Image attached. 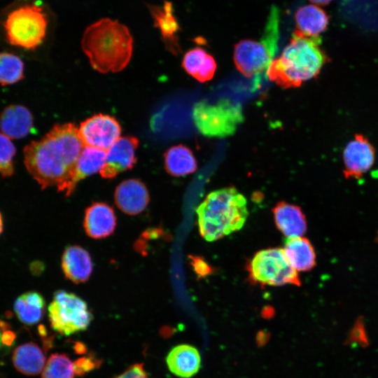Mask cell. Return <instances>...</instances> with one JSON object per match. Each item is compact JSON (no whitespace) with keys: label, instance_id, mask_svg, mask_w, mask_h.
Masks as SVG:
<instances>
[{"label":"cell","instance_id":"obj_1","mask_svg":"<svg viewBox=\"0 0 378 378\" xmlns=\"http://www.w3.org/2000/svg\"><path fill=\"white\" fill-rule=\"evenodd\" d=\"M84 145L74 123L57 124L23 150L28 172L43 189L55 186L66 193Z\"/></svg>","mask_w":378,"mask_h":378},{"label":"cell","instance_id":"obj_2","mask_svg":"<svg viewBox=\"0 0 378 378\" xmlns=\"http://www.w3.org/2000/svg\"><path fill=\"white\" fill-rule=\"evenodd\" d=\"M320 44L319 36H307L295 30L281 55L269 65L267 77L284 88L300 87L316 77L329 61Z\"/></svg>","mask_w":378,"mask_h":378},{"label":"cell","instance_id":"obj_3","mask_svg":"<svg viewBox=\"0 0 378 378\" xmlns=\"http://www.w3.org/2000/svg\"><path fill=\"white\" fill-rule=\"evenodd\" d=\"M81 47L94 69L102 74L116 73L130 62L133 39L124 24L103 18L87 27Z\"/></svg>","mask_w":378,"mask_h":378},{"label":"cell","instance_id":"obj_4","mask_svg":"<svg viewBox=\"0 0 378 378\" xmlns=\"http://www.w3.org/2000/svg\"><path fill=\"white\" fill-rule=\"evenodd\" d=\"M244 196L233 187L214 190L197 209L200 235L214 241L239 230L248 216Z\"/></svg>","mask_w":378,"mask_h":378},{"label":"cell","instance_id":"obj_5","mask_svg":"<svg viewBox=\"0 0 378 378\" xmlns=\"http://www.w3.org/2000/svg\"><path fill=\"white\" fill-rule=\"evenodd\" d=\"M279 22V10L274 7L267 18L261 40L244 39L234 46V62L244 76L251 77L267 69L278 48Z\"/></svg>","mask_w":378,"mask_h":378},{"label":"cell","instance_id":"obj_6","mask_svg":"<svg viewBox=\"0 0 378 378\" xmlns=\"http://www.w3.org/2000/svg\"><path fill=\"white\" fill-rule=\"evenodd\" d=\"M48 18L42 7L24 4L9 12L3 23L5 36L10 45L34 50L43 41Z\"/></svg>","mask_w":378,"mask_h":378},{"label":"cell","instance_id":"obj_7","mask_svg":"<svg viewBox=\"0 0 378 378\" xmlns=\"http://www.w3.org/2000/svg\"><path fill=\"white\" fill-rule=\"evenodd\" d=\"M192 118L199 132L208 137L231 136L244 121L241 104L225 98L216 104L205 100L196 103L192 108Z\"/></svg>","mask_w":378,"mask_h":378},{"label":"cell","instance_id":"obj_8","mask_svg":"<svg viewBox=\"0 0 378 378\" xmlns=\"http://www.w3.org/2000/svg\"><path fill=\"white\" fill-rule=\"evenodd\" d=\"M252 283L266 286L301 285L298 272L279 248L263 249L255 254L247 265Z\"/></svg>","mask_w":378,"mask_h":378},{"label":"cell","instance_id":"obj_9","mask_svg":"<svg viewBox=\"0 0 378 378\" xmlns=\"http://www.w3.org/2000/svg\"><path fill=\"white\" fill-rule=\"evenodd\" d=\"M48 312L51 328L65 336L86 330L93 318L81 298L64 290L54 293Z\"/></svg>","mask_w":378,"mask_h":378},{"label":"cell","instance_id":"obj_10","mask_svg":"<svg viewBox=\"0 0 378 378\" xmlns=\"http://www.w3.org/2000/svg\"><path fill=\"white\" fill-rule=\"evenodd\" d=\"M121 131L114 117L98 113L80 122L78 135L84 146L107 151L120 137Z\"/></svg>","mask_w":378,"mask_h":378},{"label":"cell","instance_id":"obj_11","mask_svg":"<svg viewBox=\"0 0 378 378\" xmlns=\"http://www.w3.org/2000/svg\"><path fill=\"white\" fill-rule=\"evenodd\" d=\"M342 158L344 177L359 179L373 166L375 149L366 136L356 134L345 146Z\"/></svg>","mask_w":378,"mask_h":378},{"label":"cell","instance_id":"obj_12","mask_svg":"<svg viewBox=\"0 0 378 378\" xmlns=\"http://www.w3.org/2000/svg\"><path fill=\"white\" fill-rule=\"evenodd\" d=\"M139 139L135 136L120 137L107 150L104 164L99 173L104 178H113L131 169L136 162Z\"/></svg>","mask_w":378,"mask_h":378},{"label":"cell","instance_id":"obj_13","mask_svg":"<svg viewBox=\"0 0 378 378\" xmlns=\"http://www.w3.org/2000/svg\"><path fill=\"white\" fill-rule=\"evenodd\" d=\"M117 206L128 215H136L147 206L150 197L146 185L136 178H129L118 185L114 193Z\"/></svg>","mask_w":378,"mask_h":378},{"label":"cell","instance_id":"obj_14","mask_svg":"<svg viewBox=\"0 0 378 378\" xmlns=\"http://www.w3.org/2000/svg\"><path fill=\"white\" fill-rule=\"evenodd\" d=\"M116 216L113 209L105 202H94L85 212L83 227L86 234L93 239H102L113 233Z\"/></svg>","mask_w":378,"mask_h":378},{"label":"cell","instance_id":"obj_15","mask_svg":"<svg viewBox=\"0 0 378 378\" xmlns=\"http://www.w3.org/2000/svg\"><path fill=\"white\" fill-rule=\"evenodd\" d=\"M34 126L31 113L25 106L11 104L0 114L1 133L10 139H20L27 136Z\"/></svg>","mask_w":378,"mask_h":378},{"label":"cell","instance_id":"obj_16","mask_svg":"<svg viewBox=\"0 0 378 378\" xmlns=\"http://www.w3.org/2000/svg\"><path fill=\"white\" fill-rule=\"evenodd\" d=\"M166 363L174 375L181 378H190L199 372L202 359L196 347L183 344L171 349L167 356Z\"/></svg>","mask_w":378,"mask_h":378},{"label":"cell","instance_id":"obj_17","mask_svg":"<svg viewBox=\"0 0 378 378\" xmlns=\"http://www.w3.org/2000/svg\"><path fill=\"white\" fill-rule=\"evenodd\" d=\"M90 253L78 245L67 246L62 256V269L66 279L75 284L86 281L92 272Z\"/></svg>","mask_w":378,"mask_h":378},{"label":"cell","instance_id":"obj_18","mask_svg":"<svg viewBox=\"0 0 378 378\" xmlns=\"http://www.w3.org/2000/svg\"><path fill=\"white\" fill-rule=\"evenodd\" d=\"M154 24L160 31L165 48L173 54L180 52L178 33L179 24L173 12L172 3L164 1L162 6H148Z\"/></svg>","mask_w":378,"mask_h":378},{"label":"cell","instance_id":"obj_19","mask_svg":"<svg viewBox=\"0 0 378 378\" xmlns=\"http://www.w3.org/2000/svg\"><path fill=\"white\" fill-rule=\"evenodd\" d=\"M272 212L278 230L286 238L302 237L306 232L307 220L300 206L280 202L273 208Z\"/></svg>","mask_w":378,"mask_h":378},{"label":"cell","instance_id":"obj_20","mask_svg":"<svg viewBox=\"0 0 378 378\" xmlns=\"http://www.w3.org/2000/svg\"><path fill=\"white\" fill-rule=\"evenodd\" d=\"M106 152L93 147H83L76 163L66 196L71 195L80 181L100 172L106 161Z\"/></svg>","mask_w":378,"mask_h":378},{"label":"cell","instance_id":"obj_21","mask_svg":"<svg viewBox=\"0 0 378 378\" xmlns=\"http://www.w3.org/2000/svg\"><path fill=\"white\" fill-rule=\"evenodd\" d=\"M284 253L298 272H308L316 266V253L310 241L304 237L286 238Z\"/></svg>","mask_w":378,"mask_h":378},{"label":"cell","instance_id":"obj_22","mask_svg":"<svg viewBox=\"0 0 378 378\" xmlns=\"http://www.w3.org/2000/svg\"><path fill=\"white\" fill-rule=\"evenodd\" d=\"M12 360L18 372L29 376L38 374L46 363V354L42 348L31 342L16 347Z\"/></svg>","mask_w":378,"mask_h":378},{"label":"cell","instance_id":"obj_23","mask_svg":"<svg viewBox=\"0 0 378 378\" xmlns=\"http://www.w3.org/2000/svg\"><path fill=\"white\" fill-rule=\"evenodd\" d=\"M297 29L307 36H319L324 32L329 23L326 12L314 4L300 7L295 13Z\"/></svg>","mask_w":378,"mask_h":378},{"label":"cell","instance_id":"obj_24","mask_svg":"<svg viewBox=\"0 0 378 378\" xmlns=\"http://www.w3.org/2000/svg\"><path fill=\"white\" fill-rule=\"evenodd\" d=\"M182 66L188 74L197 80H210L216 70L215 59L204 49L197 47L188 50L183 56Z\"/></svg>","mask_w":378,"mask_h":378},{"label":"cell","instance_id":"obj_25","mask_svg":"<svg viewBox=\"0 0 378 378\" xmlns=\"http://www.w3.org/2000/svg\"><path fill=\"white\" fill-rule=\"evenodd\" d=\"M164 162L166 172L172 176H184L197 169V162L192 150L182 144L168 148L164 154Z\"/></svg>","mask_w":378,"mask_h":378},{"label":"cell","instance_id":"obj_26","mask_svg":"<svg viewBox=\"0 0 378 378\" xmlns=\"http://www.w3.org/2000/svg\"><path fill=\"white\" fill-rule=\"evenodd\" d=\"M45 307L43 297L36 291L22 294L14 302V311L18 318L29 326L34 325L42 319Z\"/></svg>","mask_w":378,"mask_h":378},{"label":"cell","instance_id":"obj_27","mask_svg":"<svg viewBox=\"0 0 378 378\" xmlns=\"http://www.w3.org/2000/svg\"><path fill=\"white\" fill-rule=\"evenodd\" d=\"M80 358L73 361L66 354H51L42 371L41 378H76L83 376Z\"/></svg>","mask_w":378,"mask_h":378},{"label":"cell","instance_id":"obj_28","mask_svg":"<svg viewBox=\"0 0 378 378\" xmlns=\"http://www.w3.org/2000/svg\"><path fill=\"white\" fill-rule=\"evenodd\" d=\"M24 78V63L10 52H0V85L16 83Z\"/></svg>","mask_w":378,"mask_h":378},{"label":"cell","instance_id":"obj_29","mask_svg":"<svg viewBox=\"0 0 378 378\" xmlns=\"http://www.w3.org/2000/svg\"><path fill=\"white\" fill-rule=\"evenodd\" d=\"M16 148L11 139L0 133V174L4 177L13 175Z\"/></svg>","mask_w":378,"mask_h":378},{"label":"cell","instance_id":"obj_30","mask_svg":"<svg viewBox=\"0 0 378 378\" xmlns=\"http://www.w3.org/2000/svg\"><path fill=\"white\" fill-rule=\"evenodd\" d=\"M114 378H149L143 363H136L129 367L122 374Z\"/></svg>","mask_w":378,"mask_h":378},{"label":"cell","instance_id":"obj_31","mask_svg":"<svg viewBox=\"0 0 378 378\" xmlns=\"http://www.w3.org/2000/svg\"><path fill=\"white\" fill-rule=\"evenodd\" d=\"M14 340V333L6 330L3 323L2 326H0V349L4 345L12 344Z\"/></svg>","mask_w":378,"mask_h":378},{"label":"cell","instance_id":"obj_32","mask_svg":"<svg viewBox=\"0 0 378 378\" xmlns=\"http://www.w3.org/2000/svg\"><path fill=\"white\" fill-rule=\"evenodd\" d=\"M316 6H326L330 4L332 0H309Z\"/></svg>","mask_w":378,"mask_h":378},{"label":"cell","instance_id":"obj_33","mask_svg":"<svg viewBox=\"0 0 378 378\" xmlns=\"http://www.w3.org/2000/svg\"><path fill=\"white\" fill-rule=\"evenodd\" d=\"M3 226H4V224H3L2 216H1V214L0 213V235L3 231Z\"/></svg>","mask_w":378,"mask_h":378},{"label":"cell","instance_id":"obj_34","mask_svg":"<svg viewBox=\"0 0 378 378\" xmlns=\"http://www.w3.org/2000/svg\"><path fill=\"white\" fill-rule=\"evenodd\" d=\"M374 241L378 244V232H377V234L375 236Z\"/></svg>","mask_w":378,"mask_h":378}]
</instances>
